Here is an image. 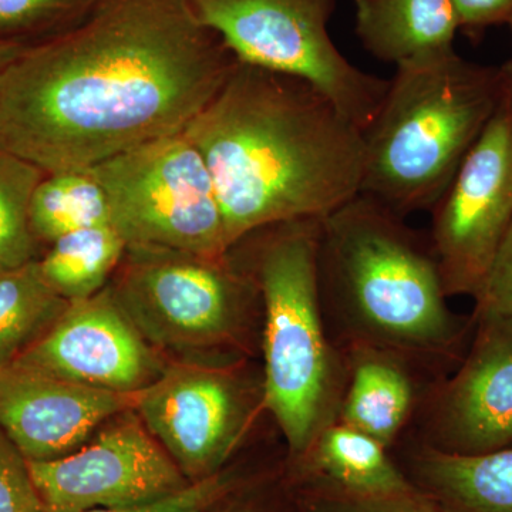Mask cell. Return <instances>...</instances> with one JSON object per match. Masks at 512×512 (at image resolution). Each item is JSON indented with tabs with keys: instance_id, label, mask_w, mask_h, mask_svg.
<instances>
[{
	"instance_id": "f1b7e54d",
	"label": "cell",
	"mask_w": 512,
	"mask_h": 512,
	"mask_svg": "<svg viewBox=\"0 0 512 512\" xmlns=\"http://www.w3.org/2000/svg\"><path fill=\"white\" fill-rule=\"evenodd\" d=\"M26 49L28 46L22 45V43L0 39V72H3L10 63L15 62Z\"/></svg>"
},
{
	"instance_id": "7402d4cb",
	"label": "cell",
	"mask_w": 512,
	"mask_h": 512,
	"mask_svg": "<svg viewBox=\"0 0 512 512\" xmlns=\"http://www.w3.org/2000/svg\"><path fill=\"white\" fill-rule=\"evenodd\" d=\"M45 175L37 165L0 148V269L19 268L36 259L29 210Z\"/></svg>"
},
{
	"instance_id": "cb8c5ba5",
	"label": "cell",
	"mask_w": 512,
	"mask_h": 512,
	"mask_svg": "<svg viewBox=\"0 0 512 512\" xmlns=\"http://www.w3.org/2000/svg\"><path fill=\"white\" fill-rule=\"evenodd\" d=\"M0 512H45L28 460L0 429Z\"/></svg>"
},
{
	"instance_id": "2e32d148",
	"label": "cell",
	"mask_w": 512,
	"mask_h": 512,
	"mask_svg": "<svg viewBox=\"0 0 512 512\" xmlns=\"http://www.w3.org/2000/svg\"><path fill=\"white\" fill-rule=\"evenodd\" d=\"M396 450L406 476L440 512H512V447L454 456L406 436Z\"/></svg>"
},
{
	"instance_id": "8fae6325",
	"label": "cell",
	"mask_w": 512,
	"mask_h": 512,
	"mask_svg": "<svg viewBox=\"0 0 512 512\" xmlns=\"http://www.w3.org/2000/svg\"><path fill=\"white\" fill-rule=\"evenodd\" d=\"M28 464L45 512L138 507L192 484L134 409L111 417L69 456Z\"/></svg>"
},
{
	"instance_id": "3957f363",
	"label": "cell",
	"mask_w": 512,
	"mask_h": 512,
	"mask_svg": "<svg viewBox=\"0 0 512 512\" xmlns=\"http://www.w3.org/2000/svg\"><path fill=\"white\" fill-rule=\"evenodd\" d=\"M318 285L339 350H387L434 380L466 352L473 319L448 305L429 234L370 195L359 192L320 220Z\"/></svg>"
},
{
	"instance_id": "52a82bcc",
	"label": "cell",
	"mask_w": 512,
	"mask_h": 512,
	"mask_svg": "<svg viewBox=\"0 0 512 512\" xmlns=\"http://www.w3.org/2000/svg\"><path fill=\"white\" fill-rule=\"evenodd\" d=\"M87 171L109 202L110 225L131 251L229 255L210 171L183 133L150 141Z\"/></svg>"
},
{
	"instance_id": "ac0fdd59",
	"label": "cell",
	"mask_w": 512,
	"mask_h": 512,
	"mask_svg": "<svg viewBox=\"0 0 512 512\" xmlns=\"http://www.w3.org/2000/svg\"><path fill=\"white\" fill-rule=\"evenodd\" d=\"M356 35L382 62L440 59L454 50L460 23L451 0H355Z\"/></svg>"
},
{
	"instance_id": "9a60e30c",
	"label": "cell",
	"mask_w": 512,
	"mask_h": 512,
	"mask_svg": "<svg viewBox=\"0 0 512 512\" xmlns=\"http://www.w3.org/2000/svg\"><path fill=\"white\" fill-rule=\"evenodd\" d=\"M346 386L338 421L393 451L412 430L424 394L436 382L399 355L370 346H350Z\"/></svg>"
},
{
	"instance_id": "1f68e13d",
	"label": "cell",
	"mask_w": 512,
	"mask_h": 512,
	"mask_svg": "<svg viewBox=\"0 0 512 512\" xmlns=\"http://www.w3.org/2000/svg\"><path fill=\"white\" fill-rule=\"evenodd\" d=\"M508 26H510L511 35H512V18H511V20H510V23H508Z\"/></svg>"
},
{
	"instance_id": "5b68a950",
	"label": "cell",
	"mask_w": 512,
	"mask_h": 512,
	"mask_svg": "<svg viewBox=\"0 0 512 512\" xmlns=\"http://www.w3.org/2000/svg\"><path fill=\"white\" fill-rule=\"evenodd\" d=\"M320 220L264 228L247 271L261 296L265 410L284 437L288 461L338 420L346 386L345 356L330 338L320 303Z\"/></svg>"
},
{
	"instance_id": "44dd1931",
	"label": "cell",
	"mask_w": 512,
	"mask_h": 512,
	"mask_svg": "<svg viewBox=\"0 0 512 512\" xmlns=\"http://www.w3.org/2000/svg\"><path fill=\"white\" fill-rule=\"evenodd\" d=\"M29 221L36 241L52 245L80 229L109 225V202L87 171L46 174L33 192Z\"/></svg>"
},
{
	"instance_id": "e0dca14e",
	"label": "cell",
	"mask_w": 512,
	"mask_h": 512,
	"mask_svg": "<svg viewBox=\"0 0 512 512\" xmlns=\"http://www.w3.org/2000/svg\"><path fill=\"white\" fill-rule=\"evenodd\" d=\"M299 484L355 497H386L417 490L393 453L348 424L333 421L308 450L289 461Z\"/></svg>"
},
{
	"instance_id": "9c48e42d",
	"label": "cell",
	"mask_w": 512,
	"mask_h": 512,
	"mask_svg": "<svg viewBox=\"0 0 512 512\" xmlns=\"http://www.w3.org/2000/svg\"><path fill=\"white\" fill-rule=\"evenodd\" d=\"M133 409L187 480L197 483L224 470L266 413L264 380L247 357L171 363L136 393Z\"/></svg>"
},
{
	"instance_id": "4fadbf2b",
	"label": "cell",
	"mask_w": 512,
	"mask_h": 512,
	"mask_svg": "<svg viewBox=\"0 0 512 512\" xmlns=\"http://www.w3.org/2000/svg\"><path fill=\"white\" fill-rule=\"evenodd\" d=\"M15 360L69 382L121 394L140 392L165 367L111 286L83 301L70 302Z\"/></svg>"
},
{
	"instance_id": "4316f807",
	"label": "cell",
	"mask_w": 512,
	"mask_h": 512,
	"mask_svg": "<svg viewBox=\"0 0 512 512\" xmlns=\"http://www.w3.org/2000/svg\"><path fill=\"white\" fill-rule=\"evenodd\" d=\"M84 0H0V33L32 29Z\"/></svg>"
},
{
	"instance_id": "5bb4252c",
	"label": "cell",
	"mask_w": 512,
	"mask_h": 512,
	"mask_svg": "<svg viewBox=\"0 0 512 512\" xmlns=\"http://www.w3.org/2000/svg\"><path fill=\"white\" fill-rule=\"evenodd\" d=\"M136 394L92 389L18 360L0 363V429L28 461L55 460L84 446Z\"/></svg>"
},
{
	"instance_id": "277c9868",
	"label": "cell",
	"mask_w": 512,
	"mask_h": 512,
	"mask_svg": "<svg viewBox=\"0 0 512 512\" xmlns=\"http://www.w3.org/2000/svg\"><path fill=\"white\" fill-rule=\"evenodd\" d=\"M501 67L456 52L396 67L386 96L363 131L360 192L407 218L430 211L497 109Z\"/></svg>"
},
{
	"instance_id": "6da1fadb",
	"label": "cell",
	"mask_w": 512,
	"mask_h": 512,
	"mask_svg": "<svg viewBox=\"0 0 512 512\" xmlns=\"http://www.w3.org/2000/svg\"><path fill=\"white\" fill-rule=\"evenodd\" d=\"M237 64L190 0H109L0 72V148L46 174L89 170L183 133Z\"/></svg>"
},
{
	"instance_id": "4dcf8cb0",
	"label": "cell",
	"mask_w": 512,
	"mask_h": 512,
	"mask_svg": "<svg viewBox=\"0 0 512 512\" xmlns=\"http://www.w3.org/2000/svg\"><path fill=\"white\" fill-rule=\"evenodd\" d=\"M220 512H254L251 508L248 507H231L227 508V510H222Z\"/></svg>"
},
{
	"instance_id": "f546056e",
	"label": "cell",
	"mask_w": 512,
	"mask_h": 512,
	"mask_svg": "<svg viewBox=\"0 0 512 512\" xmlns=\"http://www.w3.org/2000/svg\"><path fill=\"white\" fill-rule=\"evenodd\" d=\"M501 69H503L505 83H507L508 89H510L512 93V60L505 63L504 66H501Z\"/></svg>"
},
{
	"instance_id": "484cf974",
	"label": "cell",
	"mask_w": 512,
	"mask_h": 512,
	"mask_svg": "<svg viewBox=\"0 0 512 512\" xmlns=\"http://www.w3.org/2000/svg\"><path fill=\"white\" fill-rule=\"evenodd\" d=\"M473 311L500 313L512 318V225L495 255Z\"/></svg>"
},
{
	"instance_id": "8992f818",
	"label": "cell",
	"mask_w": 512,
	"mask_h": 512,
	"mask_svg": "<svg viewBox=\"0 0 512 512\" xmlns=\"http://www.w3.org/2000/svg\"><path fill=\"white\" fill-rule=\"evenodd\" d=\"M114 295L154 348L248 357L258 288L222 259L170 251H131Z\"/></svg>"
},
{
	"instance_id": "d6986e66",
	"label": "cell",
	"mask_w": 512,
	"mask_h": 512,
	"mask_svg": "<svg viewBox=\"0 0 512 512\" xmlns=\"http://www.w3.org/2000/svg\"><path fill=\"white\" fill-rule=\"evenodd\" d=\"M126 251L116 229L99 225L57 239L37 264L53 291L66 301H83L106 288Z\"/></svg>"
},
{
	"instance_id": "603a6c76",
	"label": "cell",
	"mask_w": 512,
	"mask_h": 512,
	"mask_svg": "<svg viewBox=\"0 0 512 512\" xmlns=\"http://www.w3.org/2000/svg\"><path fill=\"white\" fill-rule=\"evenodd\" d=\"M301 485L305 512H440L419 488L412 493L386 497H355L318 485Z\"/></svg>"
},
{
	"instance_id": "83f0119b",
	"label": "cell",
	"mask_w": 512,
	"mask_h": 512,
	"mask_svg": "<svg viewBox=\"0 0 512 512\" xmlns=\"http://www.w3.org/2000/svg\"><path fill=\"white\" fill-rule=\"evenodd\" d=\"M460 30L478 35L491 26L508 25L512 18V0H451Z\"/></svg>"
},
{
	"instance_id": "7a4b0ae2",
	"label": "cell",
	"mask_w": 512,
	"mask_h": 512,
	"mask_svg": "<svg viewBox=\"0 0 512 512\" xmlns=\"http://www.w3.org/2000/svg\"><path fill=\"white\" fill-rule=\"evenodd\" d=\"M183 134L210 171L229 248L325 218L362 187L363 130L311 84L239 63Z\"/></svg>"
},
{
	"instance_id": "ba28073f",
	"label": "cell",
	"mask_w": 512,
	"mask_h": 512,
	"mask_svg": "<svg viewBox=\"0 0 512 512\" xmlns=\"http://www.w3.org/2000/svg\"><path fill=\"white\" fill-rule=\"evenodd\" d=\"M239 63L311 84L357 127L372 123L390 80L357 69L329 33L336 0H190Z\"/></svg>"
},
{
	"instance_id": "30bf717a",
	"label": "cell",
	"mask_w": 512,
	"mask_h": 512,
	"mask_svg": "<svg viewBox=\"0 0 512 512\" xmlns=\"http://www.w3.org/2000/svg\"><path fill=\"white\" fill-rule=\"evenodd\" d=\"M430 211L427 234L447 296L474 301L512 225V93L504 74L497 109Z\"/></svg>"
},
{
	"instance_id": "7c38bea8",
	"label": "cell",
	"mask_w": 512,
	"mask_h": 512,
	"mask_svg": "<svg viewBox=\"0 0 512 512\" xmlns=\"http://www.w3.org/2000/svg\"><path fill=\"white\" fill-rule=\"evenodd\" d=\"M460 363L431 383L407 436L454 456L512 447V318L473 311Z\"/></svg>"
},
{
	"instance_id": "d4e9b609",
	"label": "cell",
	"mask_w": 512,
	"mask_h": 512,
	"mask_svg": "<svg viewBox=\"0 0 512 512\" xmlns=\"http://www.w3.org/2000/svg\"><path fill=\"white\" fill-rule=\"evenodd\" d=\"M237 485V478L222 470L156 503L130 508H94L82 512H210L227 500L237 490Z\"/></svg>"
},
{
	"instance_id": "ffe728a7",
	"label": "cell",
	"mask_w": 512,
	"mask_h": 512,
	"mask_svg": "<svg viewBox=\"0 0 512 512\" xmlns=\"http://www.w3.org/2000/svg\"><path fill=\"white\" fill-rule=\"evenodd\" d=\"M40 274L37 259L0 269V363L22 355L69 306Z\"/></svg>"
}]
</instances>
